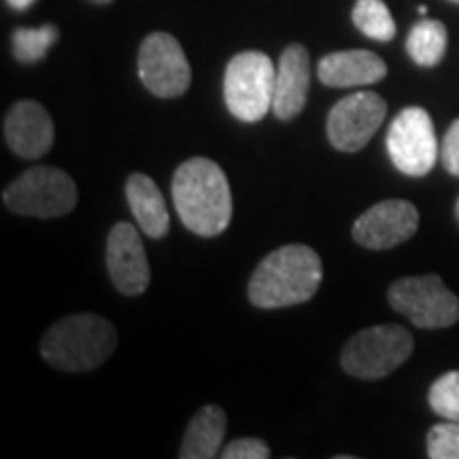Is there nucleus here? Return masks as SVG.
Instances as JSON below:
<instances>
[{
    "mask_svg": "<svg viewBox=\"0 0 459 459\" xmlns=\"http://www.w3.org/2000/svg\"><path fill=\"white\" fill-rule=\"evenodd\" d=\"M172 203L183 226L198 237H220L232 221L230 183L213 160L192 158L175 170Z\"/></svg>",
    "mask_w": 459,
    "mask_h": 459,
    "instance_id": "obj_1",
    "label": "nucleus"
},
{
    "mask_svg": "<svg viewBox=\"0 0 459 459\" xmlns=\"http://www.w3.org/2000/svg\"><path fill=\"white\" fill-rule=\"evenodd\" d=\"M324 279V264L308 245H285L257 264L249 281V300L257 308H287L308 302Z\"/></svg>",
    "mask_w": 459,
    "mask_h": 459,
    "instance_id": "obj_2",
    "label": "nucleus"
},
{
    "mask_svg": "<svg viewBox=\"0 0 459 459\" xmlns=\"http://www.w3.org/2000/svg\"><path fill=\"white\" fill-rule=\"evenodd\" d=\"M117 347V330L100 315H68L51 325L41 341V355L65 372L99 368Z\"/></svg>",
    "mask_w": 459,
    "mask_h": 459,
    "instance_id": "obj_3",
    "label": "nucleus"
},
{
    "mask_svg": "<svg viewBox=\"0 0 459 459\" xmlns=\"http://www.w3.org/2000/svg\"><path fill=\"white\" fill-rule=\"evenodd\" d=\"M277 66L262 51H243L226 66L223 99L228 111L245 124L262 122L273 111Z\"/></svg>",
    "mask_w": 459,
    "mask_h": 459,
    "instance_id": "obj_4",
    "label": "nucleus"
},
{
    "mask_svg": "<svg viewBox=\"0 0 459 459\" xmlns=\"http://www.w3.org/2000/svg\"><path fill=\"white\" fill-rule=\"evenodd\" d=\"M415 341L406 328L383 324L366 328L349 338L341 355V366L347 375L364 381L385 378L411 358Z\"/></svg>",
    "mask_w": 459,
    "mask_h": 459,
    "instance_id": "obj_5",
    "label": "nucleus"
},
{
    "mask_svg": "<svg viewBox=\"0 0 459 459\" xmlns=\"http://www.w3.org/2000/svg\"><path fill=\"white\" fill-rule=\"evenodd\" d=\"M3 203L17 215L54 220L77 206V186L68 172L56 166H34L9 183Z\"/></svg>",
    "mask_w": 459,
    "mask_h": 459,
    "instance_id": "obj_6",
    "label": "nucleus"
},
{
    "mask_svg": "<svg viewBox=\"0 0 459 459\" xmlns=\"http://www.w3.org/2000/svg\"><path fill=\"white\" fill-rule=\"evenodd\" d=\"M387 300L394 311L421 330L451 328L459 321V298L438 274L394 281L387 290Z\"/></svg>",
    "mask_w": 459,
    "mask_h": 459,
    "instance_id": "obj_7",
    "label": "nucleus"
},
{
    "mask_svg": "<svg viewBox=\"0 0 459 459\" xmlns=\"http://www.w3.org/2000/svg\"><path fill=\"white\" fill-rule=\"evenodd\" d=\"M387 153L406 177H426L438 160L434 122L423 107H406L387 130Z\"/></svg>",
    "mask_w": 459,
    "mask_h": 459,
    "instance_id": "obj_8",
    "label": "nucleus"
},
{
    "mask_svg": "<svg viewBox=\"0 0 459 459\" xmlns=\"http://www.w3.org/2000/svg\"><path fill=\"white\" fill-rule=\"evenodd\" d=\"M139 77L158 99H179L192 83L186 51L169 32L149 34L139 49Z\"/></svg>",
    "mask_w": 459,
    "mask_h": 459,
    "instance_id": "obj_9",
    "label": "nucleus"
},
{
    "mask_svg": "<svg viewBox=\"0 0 459 459\" xmlns=\"http://www.w3.org/2000/svg\"><path fill=\"white\" fill-rule=\"evenodd\" d=\"M387 115V102L377 91H355L338 100L328 113L330 145L344 153H355L368 145Z\"/></svg>",
    "mask_w": 459,
    "mask_h": 459,
    "instance_id": "obj_10",
    "label": "nucleus"
},
{
    "mask_svg": "<svg viewBox=\"0 0 459 459\" xmlns=\"http://www.w3.org/2000/svg\"><path fill=\"white\" fill-rule=\"evenodd\" d=\"M419 211L409 200H383L364 211L353 223V238L372 251L394 249L415 237Z\"/></svg>",
    "mask_w": 459,
    "mask_h": 459,
    "instance_id": "obj_11",
    "label": "nucleus"
},
{
    "mask_svg": "<svg viewBox=\"0 0 459 459\" xmlns=\"http://www.w3.org/2000/svg\"><path fill=\"white\" fill-rule=\"evenodd\" d=\"M107 268L115 290L124 296L145 294L152 273L141 234L132 223H115L107 238Z\"/></svg>",
    "mask_w": 459,
    "mask_h": 459,
    "instance_id": "obj_12",
    "label": "nucleus"
},
{
    "mask_svg": "<svg viewBox=\"0 0 459 459\" xmlns=\"http://www.w3.org/2000/svg\"><path fill=\"white\" fill-rule=\"evenodd\" d=\"M54 119L48 108L34 100H20L4 117V141L15 156L39 160L54 145Z\"/></svg>",
    "mask_w": 459,
    "mask_h": 459,
    "instance_id": "obj_13",
    "label": "nucleus"
},
{
    "mask_svg": "<svg viewBox=\"0 0 459 459\" xmlns=\"http://www.w3.org/2000/svg\"><path fill=\"white\" fill-rule=\"evenodd\" d=\"M311 90V56L300 43L287 45L281 54L274 83L273 113L281 122H291L304 111Z\"/></svg>",
    "mask_w": 459,
    "mask_h": 459,
    "instance_id": "obj_14",
    "label": "nucleus"
},
{
    "mask_svg": "<svg viewBox=\"0 0 459 459\" xmlns=\"http://www.w3.org/2000/svg\"><path fill=\"white\" fill-rule=\"evenodd\" d=\"M317 77L328 88H361L383 82L387 77V65L381 56L366 49L334 51L321 57Z\"/></svg>",
    "mask_w": 459,
    "mask_h": 459,
    "instance_id": "obj_15",
    "label": "nucleus"
},
{
    "mask_svg": "<svg viewBox=\"0 0 459 459\" xmlns=\"http://www.w3.org/2000/svg\"><path fill=\"white\" fill-rule=\"evenodd\" d=\"M126 196L136 223L149 238H164L170 228V215L164 196L152 177L134 172L126 181Z\"/></svg>",
    "mask_w": 459,
    "mask_h": 459,
    "instance_id": "obj_16",
    "label": "nucleus"
},
{
    "mask_svg": "<svg viewBox=\"0 0 459 459\" xmlns=\"http://www.w3.org/2000/svg\"><path fill=\"white\" fill-rule=\"evenodd\" d=\"M228 428L226 411L221 406L206 404L192 417L183 436L181 459H211L220 455L223 434Z\"/></svg>",
    "mask_w": 459,
    "mask_h": 459,
    "instance_id": "obj_17",
    "label": "nucleus"
},
{
    "mask_svg": "<svg viewBox=\"0 0 459 459\" xmlns=\"http://www.w3.org/2000/svg\"><path fill=\"white\" fill-rule=\"evenodd\" d=\"M446 43H449V32L446 26L438 20H428L423 17L411 28L409 39H406V51L411 60L419 66H438L446 54Z\"/></svg>",
    "mask_w": 459,
    "mask_h": 459,
    "instance_id": "obj_18",
    "label": "nucleus"
},
{
    "mask_svg": "<svg viewBox=\"0 0 459 459\" xmlns=\"http://www.w3.org/2000/svg\"><path fill=\"white\" fill-rule=\"evenodd\" d=\"M351 20L361 34L378 43H389L395 37V22L383 0H358Z\"/></svg>",
    "mask_w": 459,
    "mask_h": 459,
    "instance_id": "obj_19",
    "label": "nucleus"
},
{
    "mask_svg": "<svg viewBox=\"0 0 459 459\" xmlns=\"http://www.w3.org/2000/svg\"><path fill=\"white\" fill-rule=\"evenodd\" d=\"M60 39V30L54 24H45L41 28H17L13 32V56L22 65H34L43 60L48 49Z\"/></svg>",
    "mask_w": 459,
    "mask_h": 459,
    "instance_id": "obj_20",
    "label": "nucleus"
},
{
    "mask_svg": "<svg viewBox=\"0 0 459 459\" xmlns=\"http://www.w3.org/2000/svg\"><path fill=\"white\" fill-rule=\"evenodd\" d=\"M429 406L446 421H459V370L445 372L429 387Z\"/></svg>",
    "mask_w": 459,
    "mask_h": 459,
    "instance_id": "obj_21",
    "label": "nucleus"
},
{
    "mask_svg": "<svg viewBox=\"0 0 459 459\" xmlns=\"http://www.w3.org/2000/svg\"><path fill=\"white\" fill-rule=\"evenodd\" d=\"M428 457L459 459V421L436 423L428 432Z\"/></svg>",
    "mask_w": 459,
    "mask_h": 459,
    "instance_id": "obj_22",
    "label": "nucleus"
},
{
    "mask_svg": "<svg viewBox=\"0 0 459 459\" xmlns=\"http://www.w3.org/2000/svg\"><path fill=\"white\" fill-rule=\"evenodd\" d=\"M220 455L223 459H268L271 449L260 438H237L223 446Z\"/></svg>",
    "mask_w": 459,
    "mask_h": 459,
    "instance_id": "obj_23",
    "label": "nucleus"
},
{
    "mask_svg": "<svg viewBox=\"0 0 459 459\" xmlns=\"http://www.w3.org/2000/svg\"><path fill=\"white\" fill-rule=\"evenodd\" d=\"M440 158H443L445 170L453 177H459V119H455L446 130L443 147H440Z\"/></svg>",
    "mask_w": 459,
    "mask_h": 459,
    "instance_id": "obj_24",
    "label": "nucleus"
},
{
    "mask_svg": "<svg viewBox=\"0 0 459 459\" xmlns=\"http://www.w3.org/2000/svg\"><path fill=\"white\" fill-rule=\"evenodd\" d=\"M34 3H37V0H7L9 7L15 9V11H26V9H30Z\"/></svg>",
    "mask_w": 459,
    "mask_h": 459,
    "instance_id": "obj_25",
    "label": "nucleus"
},
{
    "mask_svg": "<svg viewBox=\"0 0 459 459\" xmlns=\"http://www.w3.org/2000/svg\"><path fill=\"white\" fill-rule=\"evenodd\" d=\"M90 3H94V4H108V3H113V0H90Z\"/></svg>",
    "mask_w": 459,
    "mask_h": 459,
    "instance_id": "obj_26",
    "label": "nucleus"
},
{
    "mask_svg": "<svg viewBox=\"0 0 459 459\" xmlns=\"http://www.w3.org/2000/svg\"><path fill=\"white\" fill-rule=\"evenodd\" d=\"M419 13L426 17V15H428V7H423V4H421V7H419Z\"/></svg>",
    "mask_w": 459,
    "mask_h": 459,
    "instance_id": "obj_27",
    "label": "nucleus"
},
{
    "mask_svg": "<svg viewBox=\"0 0 459 459\" xmlns=\"http://www.w3.org/2000/svg\"><path fill=\"white\" fill-rule=\"evenodd\" d=\"M455 220L459 223V198H457V203H455Z\"/></svg>",
    "mask_w": 459,
    "mask_h": 459,
    "instance_id": "obj_28",
    "label": "nucleus"
},
{
    "mask_svg": "<svg viewBox=\"0 0 459 459\" xmlns=\"http://www.w3.org/2000/svg\"><path fill=\"white\" fill-rule=\"evenodd\" d=\"M451 3H457L459 4V0H451Z\"/></svg>",
    "mask_w": 459,
    "mask_h": 459,
    "instance_id": "obj_29",
    "label": "nucleus"
}]
</instances>
